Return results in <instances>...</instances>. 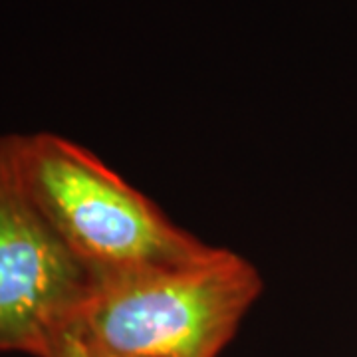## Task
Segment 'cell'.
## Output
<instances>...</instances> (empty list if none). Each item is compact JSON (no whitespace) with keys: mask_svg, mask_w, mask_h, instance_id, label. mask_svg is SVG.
I'll return each mask as SVG.
<instances>
[{"mask_svg":"<svg viewBox=\"0 0 357 357\" xmlns=\"http://www.w3.org/2000/svg\"><path fill=\"white\" fill-rule=\"evenodd\" d=\"M6 141L26 195L98 282L197 262L218 248L175 225L84 145L48 131Z\"/></svg>","mask_w":357,"mask_h":357,"instance_id":"1","label":"cell"},{"mask_svg":"<svg viewBox=\"0 0 357 357\" xmlns=\"http://www.w3.org/2000/svg\"><path fill=\"white\" fill-rule=\"evenodd\" d=\"M262 292L252 262L208 258L105 278L70 326L91 357H218Z\"/></svg>","mask_w":357,"mask_h":357,"instance_id":"2","label":"cell"},{"mask_svg":"<svg viewBox=\"0 0 357 357\" xmlns=\"http://www.w3.org/2000/svg\"><path fill=\"white\" fill-rule=\"evenodd\" d=\"M98 278L52 229L16 177L0 137V354L46 357Z\"/></svg>","mask_w":357,"mask_h":357,"instance_id":"3","label":"cell"},{"mask_svg":"<svg viewBox=\"0 0 357 357\" xmlns=\"http://www.w3.org/2000/svg\"><path fill=\"white\" fill-rule=\"evenodd\" d=\"M46 357H91L82 347V344L77 342L76 337L72 333L66 332L64 335L58 337V342L52 345L50 351L46 354Z\"/></svg>","mask_w":357,"mask_h":357,"instance_id":"4","label":"cell"}]
</instances>
